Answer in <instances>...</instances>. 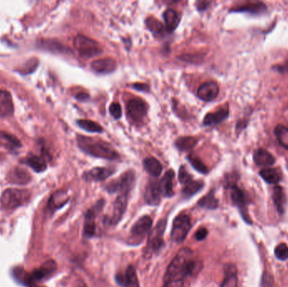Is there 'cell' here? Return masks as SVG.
<instances>
[{
	"instance_id": "cell-1",
	"label": "cell",
	"mask_w": 288,
	"mask_h": 287,
	"mask_svg": "<svg viewBox=\"0 0 288 287\" xmlns=\"http://www.w3.org/2000/svg\"><path fill=\"white\" fill-rule=\"evenodd\" d=\"M198 267L189 248H181L173 259L164 275L162 287H184L185 279L192 276Z\"/></svg>"
},
{
	"instance_id": "cell-2",
	"label": "cell",
	"mask_w": 288,
	"mask_h": 287,
	"mask_svg": "<svg viewBox=\"0 0 288 287\" xmlns=\"http://www.w3.org/2000/svg\"><path fill=\"white\" fill-rule=\"evenodd\" d=\"M77 144L79 149L85 154L94 158H103L106 160H119L121 156L114 146L107 142L96 140L90 137L77 136Z\"/></svg>"
},
{
	"instance_id": "cell-3",
	"label": "cell",
	"mask_w": 288,
	"mask_h": 287,
	"mask_svg": "<svg viewBox=\"0 0 288 287\" xmlns=\"http://www.w3.org/2000/svg\"><path fill=\"white\" fill-rule=\"evenodd\" d=\"M74 46L77 51L79 52V56L86 59L99 56L103 52L99 43H96L95 40L91 39L83 35L79 34L75 37Z\"/></svg>"
},
{
	"instance_id": "cell-4",
	"label": "cell",
	"mask_w": 288,
	"mask_h": 287,
	"mask_svg": "<svg viewBox=\"0 0 288 287\" xmlns=\"http://www.w3.org/2000/svg\"><path fill=\"white\" fill-rule=\"evenodd\" d=\"M136 183V174L133 170H128L122 174L117 180L111 181L106 186L109 193L118 194H130Z\"/></svg>"
},
{
	"instance_id": "cell-5",
	"label": "cell",
	"mask_w": 288,
	"mask_h": 287,
	"mask_svg": "<svg viewBox=\"0 0 288 287\" xmlns=\"http://www.w3.org/2000/svg\"><path fill=\"white\" fill-rule=\"evenodd\" d=\"M126 110L128 120L134 124H139L147 117L148 105L143 99L135 98L127 102Z\"/></svg>"
},
{
	"instance_id": "cell-6",
	"label": "cell",
	"mask_w": 288,
	"mask_h": 287,
	"mask_svg": "<svg viewBox=\"0 0 288 287\" xmlns=\"http://www.w3.org/2000/svg\"><path fill=\"white\" fill-rule=\"evenodd\" d=\"M28 191L19 189H8L1 196V204L3 208L14 209L21 206L29 198Z\"/></svg>"
},
{
	"instance_id": "cell-7",
	"label": "cell",
	"mask_w": 288,
	"mask_h": 287,
	"mask_svg": "<svg viewBox=\"0 0 288 287\" xmlns=\"http://www.w3.org/2000/svg\"><path fill=\"white\" fill-rule=\"evenodd\" d=\"M191 228L192 223L190 217L184 213L179 215L173 222L172 230L170 234L171 239L178 243L183 242L187 239Z\"/></svg>"
},
{
	"instance_id": "cell-8",
	"label": "cell",
	"mask_w": 288,
	"mask_h": 287,
	"mask_svg": "<svg viewBox=\"0 0 288 287\" xmlns=\"http://www.w3.org/2000/svg\"><path fill=\"white\" fill-rule=\"evenodd\" d=\"M153 221L148 216H144L136 222L131 229V243L139 244L143 242L144 238L151 232Z\"/></svg>"
},
{
	"instance_id": "cell-9",
	"label": "cell",
	"mask_w": 288,
	"mask_h": 287,
	"mask_svg": "<svg viewBox=\"0 0 288 287\" xmlns=\"http://www.w3.org/2000/svg\"><path fill=\"white\" fill-rule=\"evenodd\" d=\"M228 188L230 190L232 201L240 210L243 220L245 221L246 223L250 224L251 220L248 214L247 197H246L245 193L240 187H238L237 185L235 183H228Z\"/></svg>"
},
{
	"instance_id": "cell-10",
	"label": "cell",
	"mask_w": 288,
	"mask_h": 287,
	"mask_svg": "<svg viewBox=\"0 0 288 287\" xmlns=\"http://www.w3.org/2000/svg\"><path fill=\"white\" fill-rule=\"evenodd\" d=\"M105 205V200H100L92 206L85 215L84 235L86 239H91L96 234V218Z\"/></svg>"
},
{
	"instance_id": "cell-11",
	"label": "cell",
	"mask_w": 288,
	"mask_h": 287,
	"mask_svg": "<svg viewBox=\"0 0 288 287\" xmlns=\"http://www.w3.org/2000/svg\"><path fill=\"white\" fill-rule=\"evenodd\" d=\"M57 264L53 260H48L42 265L41 267L37 270H33L32 273L30 274L26 277V281L28 284H32L35 282H41L43 279L48 278L57 270Z\"/></svg>"
},
{
	"instance_id": "cell-12",
	"label": "cell",
	"mask_w": 288,
	"mask_h": 287,
	"mask_svg": "<svg viewBox=\"0 0 288 287\" xmlns=\"http://www.w3.org/2000/svg\"><path fill=\"white\" fill-rule=\"evenodd\" d=\"M166 228V220L162 219L149 233L148 247L153 252H158L164 244V233Z\"/></svg>"
},
{
	"instance_id": "cell-13",
	"label": "cell",
	"mask_w": 288,
	"mask_h": 287,
	"mask_svg": "<svg viewBox=\"0 0 288 287\" xmlns=\"http://www.w3.org/2000/svg\"><path fill=\"white\" fill-rule=\"evenodd\" d=\"M128 195L127 194H119L114 202L113 211L112 215L109 218L110 225H116L122 220L125 211L127 210V201H128Z\"/></svg>"
},
{
	"instance_id": "cell-14",
	"label": "cell",
	"mask_w": 288,
	"mask_h": 287,
	"mask_svg": "<svg viewBox=\"0 0 288 287\" xmlns=\"http://www.w3.org/2000/svg\"><path fill=\"white\" fill-rule=\"evenodd\" d=\"M162 196L163 194L159 186V181L155 180L149 181L144 192V199L146 202L150 206H158L161 201Z\"/></svg>"
},
{
	"instance_id": "cell-15",
	"label": "cell",
	"mask_w": 288,
	"mask_h": 287,
	"mask_svg": "<svg viewBox=\"0 0 288 287\" xmlns=\"http://www.w3.org/2000/svg\"><path fill=\"white\" fill-rule=\"evenodd\" d=\"M218 95H219V86L216 82H206L198 88V98L202 101H213L214 99L218 98Z\"/></svg>"
},
{
	"instance_id": "cell-16",
	"label": "cell",
	"mask_w": 288,
	"mask_h": 287,
	"mask_svg": "<svg viewBox=\"0 0 288 287\" xmlns=\"http://www.w3.org/2000/svg\"><path fill=\"white\" fill-rule=\"evenodd\" d=\"M116 173V169L113 168H107V167H96L94 169L86 171L84 173L83 178L86 181H104L107 180L108 178L110 177Z\"/></svg>"
},
{
	"instance_id": "cell-17",
	"label": "cell",
	"mask_w": 288,
	"mask_h": 287,
	"mask_svg": "<svg viewBox=\"0 0 288 287\" xmlns=\"http://www.w3.org/2000/svg\"><path fill=\"white\" fill-rule=\"evenodd\" d=\"M91 69L97 74H110L116 71L117 62L110 57L95 60L91 62Z\"/></svg>"
},
{
	"instance_id": "cell-18",
	"label": "cell",
	"mask_w": 288,
	"mask_h": 287,
	"mask_svg": "<svg viewBox=\"0 0 288 287\" xmlns=\"http://www.w3.org/2000/svg\"><path fill=\"white\" fill-rule=\"evenodd\" d=\"M14 114V103L11 95L7 90H0V116L9 117Z\"/></svg>"
},
{
	"instance_id": "cell-19",
	"label": "cell",
	"mask_w": 288,
	"mask_h": 287,
	"mask_svg": "<svg viewBox=\"0 0 288 287\" xmlns=\"http://www.w3.org/2000/svg\"><path fill=\"white\" fill-rule=\"evenodd\" d=\"M266 11H267V7L262 2L246 3L243 5L237 6L234 9H230V12L245 13V14H252V15H260L266 13Z\"/></svg>"
},
{
	"instance_id": "cell-20",
	"label": "cell",
	"mask_w": 288,
	"mask_h": 287,
	"mask_svg": "<svg viewBox=\"0 0 288 287\" xmlns=\"http://www.w3.org/2000/svg\"><path fill=\"white\" fill-rule=\"evenodd\" d=\"M229 116V109L227 107L221 108L215 112L208 113L203 119V126L211 127L220 124L223 121H225Z\"/></svg>"
},
{
	"instance_id": "cell-21",
	"label": "cell",
	"mask_w": 288,
	"mask_h": 287,
	"mask_svg": "<svg viewBox=\"0 0 288 287\" xmlns=\"http://www.w3.org/2000/svg\"><path fill=\"white\" fill-rule=\"evenodd\" d=\"M116 282L124 287H140L135 269L132 265L127 268L126 273L116 276Z\"/></svg>"
},
{
	"instance_id": "cell-22",
	"label": "cell",
	"mask_w": 288,
	"mask_h": 287,
	"mask_svg": "<svg viewBox=\"0 0 288 287\" xmlns=\"http://www.w3.org/2000/svg\"><path fill=\"white\" fill-rule=\"evenodd\" d=\"M175 173L173 169H170L165 173L164 177L159 180V186L161 188L162 194L164 197H171L174 195V180Z\"/></svg>"
},
{
	"instance_id": "cell-23",
	"label": "cell",
	"mask_w": 288,
	"mask_h": 287,
	"mask_svg": "<svg viewBox=\"0 0 288 287\" xmlns=\"http://www.w3.org/2000/svg\"><path fill=\"white\" fill-rule=\"evenodd\" d=\"M165 29L167 32L171 33L175 31L181 22V16L179 15L178 12L173 9H168L163 14Z\"/></svg>"
},
{
	"instance_id": "cell-24",
	"label": "cell",
	"mask_w": 288,
	"mask_h": 287,
	"mask_svg": "<svg viewBox=\"0 0 288 287\" xmlns=\"http://www.w3.org/2000/svg\"><path fill=\"white\" fill-rule=\"evenodd\" d=\"M254 162L258 166L269 167L274 164L276 162L273 155L267 150L259 148L254 153Z\"/></svg>"
},
{
	"instance_id": "cell-25",
	"label": "cell",
	"mask_w": 288,
	"mask_h": 287,
	"mask_svg": "<svg viewBox=\"0 0 288 287\" xmlns=\"http://www.w3.org/2000/svg\"><path fill=\"white\" fill-rule=\"evenodd\" d=\"M143 165L145 171L153 178L159 177L163 172L161 163L153 157L145 158L143 162Z\"/></svg>"
},
{
	"instance_id": "cell-26",
	"label": "cell",
	"mask_w": 288,
	"mask_h": 287,
	"mask_svg": "<svg viewBox=\"0 0 288 287\" xmlns=\"http://www.w3.org/2000/svg\"><path fill=\"white\" fill-rule=\"evenodd\" d=\"M145 25L147 26V30L155 38H161L164 37V34L167 32L165 26L159 20L153 16H150L146 19Z\"/></svg>"
},
{
	"instance_id": "cell-27",
	"label": "cell",
	"mask_w": 288,
	"mask_h": 287,
	"mask_svg": "<svg viewBox=\"0 0 288 287\" xmlns=\"http://www.w3.org/2000/svg\"><path fill=\"white\" fill-rule=\"evenodd\" d=\"M68 193L65 191H57L52 194L49 202H48V208L50 209L51 211H54L57 209L64 206L66 203L68 202Z\"/></svg>"
},
{
	"instance_id": "cell-28",
	"label": "cell",
	"mask_w": 288,
	"mask_h": 287,
	"mask_svg": "<svg viewBox=\"0 0 288 287\" xmlns=\"http://www.w3.org/2000/svg\"><path fill=\"white\" fill-rule=\"evenodd\" d=\"M204 183L200 180H195L192 179L189 182L185 184L182 189V195L186 199H189L203 189Z\"/></svg>"
},
{
	"instance_id": "cell-29",
	"label": "cell",
	"mask_w": 288,
	"mask_h": 287,
	"mask_svg": "<svg viewBox=\"0 0 288 287\" xmlns=\"http://www.w3.org/2000/svg\"><path fill=\"white\" fill-rule=\"evenodd\" d=\"M9 180L10 183L17 185H26L31 181V177L28 172L22 169L15 168L12 169L9 175Z\"/></svg>"
},
{
	"instance_id": "cell-30",
	"label": "cell",
	"mask_w": 288,
	"mask_h": 287,
	"mask_svg": "<svg viewBox=\"0 0 288 287\" xmlns=\"http://www.w3.org/2000/svg\"><path fill=\"white\" fill-rule=\"evenodd\" d=\"M220 287H238L237 270L235 265H226L224 279Z\"/></svg>"
},
{
	"instance_id": "cell-31",
	"label": "cell",
	"mask_w": 288,
	"mask_h": 287,
	"mask_svg": "<svg viewBox=\"0 0 288 287\" xmlns=\"http://www.w3.org/2000/svg\"><path fill=\"white\" fill-rule=\"evenodd\" d=\"M272 197H273V201H274L277 211L279 212L280 214H283L284 211H285L287 198H286L285 192L281 186L274 187Z\"/></svg>"
},
{
	"instance_id": "cell-32",
	"label": "cell",
	"mask_w": 288,
	"mask_h": 287,
	"mask_svg": "<svg viewBox=\"0 0 288 287\" xmlns=\"http://www.w3.org/2000/svg\"><path fill=\"white\" fill-rule=\"evenodd\" d=\"M40 47H41V48H43V49L51 51V52H55V53H72V51L69 48H67L64 45H62L61 43H57V42H54V41H44V42H42L40 44Z\"/></svg>"
},
{
	"instance_id": "cell-33",
	"label": "cell",
	"mask_w": 288,
	"mask_h": 287,
	"mask_svg": "<svg viewBox=\"0 0 288 287\" xmlns=\"http://www.w3.org/2000/svg\"><path fill=\"white\" fill-rule=\"evenodd\" d=\"M197 138L194 137H181L177 138L175 143V146L181 152H187L192 149L197 144Z\"/></svg>"
},
{
	"instance_id": "cell-34",
	"label": "cell",
	"mask_w": 288,
	"mask_h": 287,
	"mask_svg": "<svg viewBox=\"0 0 288 287\" xmlns=\"http://www.w3.org/2000/svg\"><path fill=\"white\" fill-rule=\"evenodd\" d=\"M260 175L266 183L271 184V185L278 184L282 180L280 172L273 168H266L260 170Z\"/></svg>"
},
{
	"instance_id": "cell-35",
	"label": "cell",
	"mask_w": 288,
	"mask_h": 287,
	"mask_svg": "<svg viewBox=\"0 0 288 287\" xmlns=\"http://www.w3.org/2000/svg\"><path fill=\"white\" fill-rule=\"evenodd\" d=\"M26 163L28 164V166L31 167L37 173H42L45 171L48 167L47 162L43 157H39L37 155H31L26 158Z\"/></svg>"
},
{
	"instance_id": "cell-36",
	"label": "cell",
	"mask_w": 288,
	"mask_h": 287,
	"mask_svg": "<svg viewBox=\"0 0 288 287\" xmlns=\"http://www.w3.org/2000/svg\"><path fill=\"white\" fill-rule=\"evenodd\" d=\"M77 125L87 133H101L104 132V129L100 125L90 120H78Z\"/></svg>"
},
{
	"instance_id": "cell-37",
	"label": "cell",
	"mask_w": 288,
	"mask_h": 287,
	"mask_svg": "<svg viewBox=\"0 0 288 287\" xmlns=\"http://www.w3.org/2000/svg\"><path fill=\"white\" fill-rule=\"evenodd\" d=\"M274 133L280 145L285 149H288V127L283 125H277V127H275Z\"/></svg>"
},
{
	"instance_id": "cell-38",
	"label": "cell",
	"mask_w": 288,
	"mask_h": 287,
	"mask_svg": "<svg viewBox=\"0 0 288 287\" xmlns=\"http://www.w3.org/2000/svg\"><path fill=\"white\" fill-rule=\"evenodd\" d=\"M198 206L210 210L217 208L218 206V200L215 196L214 191H211L208 194L201 198V200L198 201Z\"/></svg>"
},
{
	"instance_id": "cell-39",
	"label": "cell",
	"mask_w": 288,
	"mask_h": 287,
	"mask_svg": "<svg viewBox=\"0 0 288 287\" xmlns=\"http://www.w3.org/2000/svg\"><path fill=\"white\" fill-rule=\"evenodd\" d=\"M187 160L189 161V163L192 164V166L196 170V171L201 173L202 175H206L208 174V168L206 167V164L200 159V158L195 156V155L190 154L187 157Z\"/></svg>"
},
{
	"instance_id": "cell-40",
	"label": "cell",
	"mask_w": 288,
	"mask_h": 287,
	"mask_svg": "<svg viewBox=\"0 0 288 287\" xmlns=\"http://www.w3.org/2000/svg\"><path fill=\"white\" fill-rule=\"evenodd\" d=\"M0 139L4 142L6 146L9 147L10 149H16L21 146L20 142L14 136L9 135L8 133L0 132Z\"/></svg>"
},
{
	"instance_id": "cell-41",
	"label": "cell",
	"mask_w": 288,
	"mask_h": 287,
	"mask_svg": "<svg viewBox=\"0 0 288 287\" xmlns=\"http://www.w3.org/2000/svg\"><path fill=\"white\" fill-rule=\"evenodd\" d=\"M178 59L181 62H188L192 64H198L201 63L203 60V56L200 54H183L178 56Z\"/></svg>"
},
{
	"instance_id": "cell-42",
	"label": "cell",
	"mask_w": 288,
	"mask_h": 287,
	"mask_svg": "<svg viewBox=\"0 0 288 287\" xmlns=\"http://www.w3.org/2000/svg\"><path fill=\"white\" fill-rule=\"evenodd\" d=\"M275 255L280 260L288 259V246L286 243H280L275 249Z\"/></svg>"
},
{
	"instance_id": "cell-43",
	"label": "cell",
	"mask_w": 288,
	"mask_h": 287,
	"mask_svg": "<svg viewBox=\"0 0 288 287\" xmlns=\"http://www.w3.org/2000/svg\"><path fill=\"white\" fill-rule=\"evenodd\" d=\"M193 179L192 175L190 174L189 172L187 171V168L184 165H181L179 169V181L180 183L184 186L185 184L189 182L190 180Z\"/></svg>"
},
{
	"instance_id": "cell-44",
	"label": "cell",
	"mask_w": 288,
	"mask_h": 287,
	"mask_svg": "<svg viewBox=\"0 0 288 287\" xmlns=\"http://www.w3.org/2000/svg\"><path fill=\"white\" fill-rule=\"evenodd\" d=\"M109 111L111 116L116 120L121 118L122 116V109L121 104L117 103V102H114L110 104V108H109Z\"/></svg>"
},
{
	"instance_id": "cell-45",
	"label": "cell",
	"mask_w": 288,
	"mask_h": 287,
	"mask_svg": "<svg viewBox=\"0 0 288 287\" xmlns=\"http://www.w3.org/2000/svg\"><path fill=\"white\" fill-rule=\"evenodd\" d=\"M274 287V280L273 276L268 272L263 274L260 281V287Z\"/></svg>"
},
{
	"instance_id": "cell-46",
	"label": "cell",
	"mask_w": 288,
	"mask_h": 287,
	"mask_svg": "<svg viewBox=\"0 0 288 287\" xmlns=\"http://www.w3.org/2000/svg\"><path fill=\"white\" fill-rule=\"evenodd\" d=\"M132 87L140 92H149V86L144 83H135L132 85Z\"/></svg>"
},
{
	"instance_id": "cell-47",
	"label": "cell",
	"mask_w": 288,
	"mask_h": 287,
	"mask_svg": "<svg viewBox=\"0 0 288 287\" xmlns=\"http://www.w3.org/2000/svg\"><path fill=\"white\" fill-rule=\"evenodd\" d=\"M208 235V231L207 229L205 228H201L199 230H198L196 233H195V239L198 241H202V240L205 239L206 237Z\"/></svg>"
},
{
	"instance_id": "cell-48",
	"label": "cell",
	"mask_w": 288,
	"mask_h": 287,
	"mask_svg": "<svg viewBox=\"0 0 288 287\" xmlns=\"http://www.w3.org/2000/svg\"><path fill=\"white\" fill-rule=\"evenodd\" d=\"M211 3H212L209 1H198L195 3V6H196L198 11L203 12L209 8Z\"/></svg>"
},
{
	"instance_id": "cell-49",
	"label": "cell",
	"mask_w": 288,
	"mask_h": 287,
	"mask_svg": "<svg viewBox=\"0 0 288 287\" xmlns=\"http://www.w3.org/2000/svg\"><path fill=\"white\" fill-rule=\"evenodd\" d=\"M75 98L80 102H87L89 99H91V97H90V96L88 94L83 93V92L77 94Z\"/></svg>"
},
{
	"instance_id": "cell-50",
	"label": "cell",
	"mask_w": 288,
	"mask_h": 287,
	"mask_svg": "<svg viewBox=\"0 0 288 287\" xmlns=\"http://www.w3.org/2000/svg\"><path fill=\"white\" fill-rule=\"evenodd\" d=\"M86 287V286H85V284H81V286H79V287Z\"/></svg>"
},
{
	"instance_id": "cell-51",
	"label": "cell",
	"mask_w": 288,
	"mask_h": 287,
	"mask_svg": "<svg viewBox=\"0 0 288 287\" xmlns=\"http://www.w3.org/2000/svg\"></svg>"
}]
</instances>
